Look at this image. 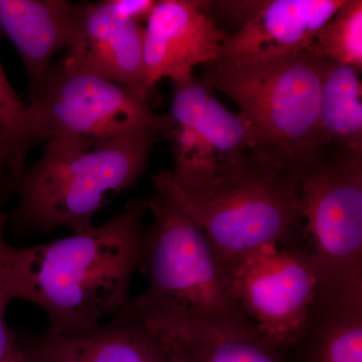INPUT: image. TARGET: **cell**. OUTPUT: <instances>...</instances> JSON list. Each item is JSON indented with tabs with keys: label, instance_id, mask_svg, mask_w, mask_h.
Listing matches in <instances>:
<instances>
[{
	"label": "cell",
	"instance_id": "cell-1",
	"mask_svg": "<svg viewBox=\"0 0 362 362\" xmlns=\"http://www.w3.org/2000/svg\"><path fill=\"white\" fill-rule=\"evenodd\" d=\"M146 199H133L103 225L37 246L6 245L4 269L13 300L40 307L51 332L102 325L129 303L139 265Z\"/></svg>",
	"mask_w": 362,
	"mask_h": 362
},
{
	"label": "cell",
	"instance_id": "cell-2",
	"mask_svg": "<svg viewBox=\"0 0 362 362\" xmlns=\"http://www.w3.org/2000/svg\"><path fill=\"white\" fill-rule=\"evenodd\" d=\"M323 59L310 49L272 58H220L201 80L239 106L250 150L293 175L318 151Z\"/></svg>",
	"mask_w": 362,
	"mask_h": 362
},
{
	"label": "cell",
	"instance_id": "cell-3",
	"mask_svg": "<svg viewBox=\"0 0 362 362\" xmlns=\"http://www.w3.org/2000/svg\"><path fill=\"white\" fill-rule=\"evenodd\" d=\"M158 135L138 131L99 145L49 140L39 160L14 182V223L33 233L90 230L98 211L141 175Z\"/></svg>",
	"mask_w": 362,
	"mask_h": 362
},
{
	"label": "cell",
	"instance_id": "cell-4",
	"mask_svg": "<svg viewBox=\"0 0 362 362\" xmlns=\"http://www.w3.org/2000/svg\"><path fill=\"white\" fill-rule=\"evenodd\" d=\"M153 185L201 226L221 262L290 242L299 228L294 181L251 150L221 162L199 182L180 187L161 170Z\"/></svg>",
	"mask_w": 362,
	"mask_h": 362
},
{
	"label": "cell",
	"instance_id": "cell-5",
	"mask_svg": "<svg viewBox=\"0 0 362 362\" xmlns=\"http://www.w3.org/2000/svg\"><path fill=\"white\" fill-rule=\"evenodd\" d=\"M146 201L153 223L144 233L138 269L148 288L129 302L130 311L142 321L195 319L252 328L233 301L201 226L158 192Z\"/></svg>",
	"mask_w": 362,
	"mask_h": 362
},
{
	"label": "cell",
	"instance_id": "cell-6",
	"mask_svg": "<svg viewBox=\"0 0 362 362\" xmlns=\"http://www.w3.org/2000/svg\"><path fill=\"white\" fill-rule=\"evenodd\" d=\"M296 235L331 297L362 298V151L321 148L292 177Z\"/></svg>",
	"mask_w": 362,
	"mask_h": 362
},
{
	"label": "cell",
	"instance_id": "cell-7",
	"mask_svg": "<svg viewBox=\"0 0 362 362\" xmlns=\"http://www.w3.org/2000/svg\"><path fill=\"white\" fill-rule=\"evenodd\" d=\"M35 142L69 140L99 145L138 131L165 133L169 117L157 115L148 99L106 78L51 66L30 92Z\"/></svg>",
	"mask_w": 362,
	"mask_h": 362
},
{
	"label": "cell",
	"instance_id": "cell-8",
	"mask_svg": "<svg viewBox=\"0 0 362 362\" xmlns=\"http://www.w3.org/2000/svg\"><path fill=\"white\" fill-rule=\"evenodd\" d=\"M221 263L233 301L262 340L278 349L301 337L325 292L301 250L288 242L268 244Z\"/></svg>",
	"mask_w": 362,
	"mask_h": 362
},
{
	"label": "cell",
	"instance_id": "cell-9",
	"mask_svg": "<svg viewBox=\"0 0 362 362\" xmlns=\"http://www.w3.org/2000/svg\"><path fill=\"white\" fill-rule=\"evenodd\" d=\"M168 133L175 166L164 169L176 185H192L213 175L221 162L250 150L249 132L239 114L214 97L201 78L173 82Z\"/></svg>",
	"mask_w": 362,
	"mask_h": 362
},
{
	"label": "cell",
	"instance_id": "cell-10",
	"mask_svg": "<svg viewBox=\"0 0 362 362\" xmlns=\"http://www.w3.org/2000/svg\"><path fill=\"white\" fill-rule=\"evenodd\" d=\"M343 4L344 0L221 1L223 13L239 21L240 28L226 35L220 58H272L309 49Z\"/></svg>",
	"mask_w": 362,
	"mask_h": 362
},
{
	"label": "cell",
	"instance_id": "cell-11",
	"mask_svg": "<svg viewBox=\"0 0 362 362\" xmlns=\"http://www.w3.org/2000/svg\"><path fill=\"white\" fill-rule=\"evenodd\" d=\"M211 2L157 1L145 26L144 73L147 93L161 78L192 77L194 66L220 58L226 33L207 16Z\"/></svg>",
	"mask_w": 362,
	"mask_h": 362
},
{
	"label": "cell",
	"instance_id": "cell-12",
	"mask_svg": "<svg viewBox=\"0 0 362 362\" xmlns=\"http://www.w3.org/2000/svg\"><path fill=\"white\" fill-rule=\"evenodd\" d=\"M144 37L145 26L121 13L113 0L82 4L77 37L62 66L106 78L147 98Z\"/></svg>",
	"mask_w": 362,
	"mask_h": 362
},
{
	"label": "cell",
	"instance_id": "cell-13",
	"mask_svg": "<svg viewBox=\"0 0 362 362\" xmlns=\"http://www.w3.org/2000/svg\"><path fill=\"white\" fill-rule=\"evenodd\" d=\"M18 345L28 362H153L161 347L128 305L107 325L75 332L47 330Z\"/></svg>",
	"mask_w": 362,
	"mask_h": 362
},
{
	"label": "cell",
	"instance_id": "cell-14",
	"mask_svg": "<svg viewBox=\"0 0 362 362\" xmlns=\"http://www.w3.org/2000/svg\"><path fill=\"white\" fill-rule=\"evenodd\" d=\"M82 4L66 0H0V28L25 64L30 92L51 68V59L77 37Z\"/></svg>",
	"mask_w": 362,
	"mask_h": 362
},
{
	"label": "cell",
	"instance_id": "cell-15",
	"mask_svg": "<svg viewBox=\"0 0 362 362\" xmlns=\"http://www.w3.org/2000/svg\"><path fill=\"white\" fill-rule=\"evenodd\" d=\"M141 322L187 362H279L277 349L247 326L195 319Z\"/></svg>",
	"mask_w": 362,
	"mask_h": 362
},
{
	"label": "cell",
	"instance_id": "cell-16",
	"mask_svg": "<svg viewBox=\"0 0 362 362\" xmlns=\"http://www.w3.org/2000/svg\"><path fill=\"white\" fill-rule=\"evenodd\" d=\"M361 73L323 59L318 115L319 148L362 151Z\"/></svg>",
	"mask_w": 362,
	"mask_h": 362
},
{
	"label": "cell",
	"instance_id": "cell-17",
	"mask_svg": "<svg viewBox=\"0 0 362 362\" xmlns=\"http://www.w3.org/2000/svg\"><path fill=\"white\" fill-rule=\"evenodd\" d=\"M310 51L320 58L362 69V1L344 0L332 18L317 33Z\"/></svg>",
	"mask_w": 362,
	"mask_h": 362
},
{
	"label": "cell",
	"instance_id": "cell-18",
	"mask_svg": "<svg viewBox=\"0 0 362 362\" xmlns=\"http://www.w3.org/2000/svg\"><path fill=\"white\" fill-rule=\"evenodd\" d=\"M0 135L7 148L8 180L14 183L25 170L26 156L35 142L30 110L7 80L0 64Z\"/></svg>",
	"mask_w": 362,
	"mask_h": 362
},
{
	"label": "cell",
	"instance_id": "cell-19",
	"mask_svg": "<svg viewBox=\"0 0 362 362\" xmlns=\"http://www.w3.org/2000/svg\"><path fill=\"white\" fill-rule=\"evenodd\" d=\"M339 312L320 340L314 362H362V300H337Z\"/></svg>",
	"mask_w": 362,
	"mask_h": 362
},
{
	"label": "cell",
	"instance_id": "cell-20",
	"mask_svg": "<svg viewBox=\"0 0 362 362\" xmlns=\"http://www.w3.org/2000/svg\"><path fill=\"white\" fill-rule=\"evenodd\" d=\"M9 216L0 209V362H6L18 349L16 335L8 327L6 321L7 305L13 301L7 287L4 269V247L7 244L4 233Z\"/></svg>",
	"mask_w": 362,
	"mask_h": 362
},
{
	"label": "cell",
	"instance_id": "cell-21",
	"mask_svg": "<svg viewBox=\"0 0 362 362\" xmlns=\"http://www.w3.org/2000/svg\"><path fill=\"white\" fill-rule=\"evenodd\" d=\"M113 1L121 13L140 23L143 21L147 23L157 2L156 0H113Z\"/></svg>",
	"mask_w": 362,
	"mask_h": 362
},
{
	"label": "cell",
	"instance_id": "cell-22",
	"mask_svg": "<svg viewBox=\"0 0 362 362\" xmlns=\"http://www.w3.org/2000/svg\"><path fill=\"white\" fill-rule=\"evenodd\" d=\"M159 339V338H158ZM160 340V339H159ZM160 351L153 362H187L181 354L160 340Z\"/></svg>",
	"mask_w": 362,
	"mask_h": 362
},
{
	"label": "cell",
	"instance_id": "cell-23",
	"mask_svg": "<svg viewBox=\"0 0 362 362\" xmlns=\"http://www.w3.org/2000/svg\"><path fill=\"white\" fill-rule=\"evenodd\" d=\"M7 148L4 138L0 135V187L4 181V171L7 170Z\"/></svg>",
	"mask_w": 362,
	"mask_h": 362
},
{
	"label": "cell",
	"instance_id": "cell-24",
	"mask_svg": "<svg viewBox=\"0 0 362 362\" xmlns=\"http://www.w3.org/2000/svg\"><path fill=\"white\" fill-rule=\"evenodd\" d=\"M16 343H18V342H16ZM6 362H28V361H26L25 356H23V352H21V350L20 349V347H18V349H16V352H14L13 356L9 357L8 361H7Z\"/></svg>",
	"mask_w": 362,
	"mask_h": 362
}]
</instances>
